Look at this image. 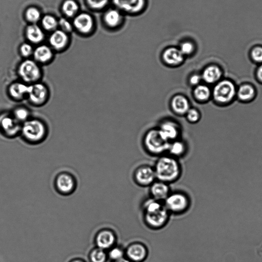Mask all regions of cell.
Instances as JSON below:
<instances>
[{"instance_id":"obj_41","label":"cell","mask_w":262,"mask_h":262,"mask_svg":"<svg viewBox=\"0 0 262 262\" xmlns=\"http://www.w3.org/2000/svg\"><path fill=\"white\" fill-rule=\"evenodd\" d=\"M58 24H59L60 27L62 28V30L66 32H70L72 30V25L71 23L66 19L62 18L59 21Z\"/></svg>"},{"instance_id":"obj_23","label":"cell","mask_w":262,"mask_h":262,"mask_svg":"<svg viewBox=\"0 0 262 262\" xmlns=\"http://www.w3.org/2000/svg\"><path fill=\"white\" fill-rule=\"evenodd\" d=\"M74 25L80 32L87 33L91 31L93 26V21L88 14L82 13L74 20Z\"/></svg>"},{"instance_id":"obj_10","label":"cell","mask_w":262,"mask_h":262,"mask_svg":"<svg viewBox=\"0 0 262 262\" xmlns=\"http://www.w3.org/2000/svg\"><path fill=\"white\" fill-rule=\"evenodd\" d=\"M135 182L140 186L149 187L156 179L154 168L148 165L138 167L133 174Z\"/></svg>"},{"instance_id":"obj_39","label":"cell","mask_w":262,"mask_h":262,"mask_svg":"<svg viewBox=\"0 0 262 262\" xmlns=\"http://www.w3.org/2000/svg\"><path fill=\"white\" fill-rule=\"evenodd\" d=\"M251 57L253 61L258 64L262 63V48L256 47L251 53Z\"/></svg>"},{"instance_id":"obj_9","label":"cell","mask_w":262,"mask_h":262,"mask_svg":"<svg viewBox=\"0 0 262 262\" xmlns=\"http://www.w3.org/2000/svg\"><path fill=\"white\" fill-rule=\"evenodd\" d=\"M157 128L163 136L170 142L181 138L182 132L181 126L174 119H164Z\"/></svg>"},{"instance_id":"obj_20","label":"cell","mask_w":262,"mask_h":262,"mask_svg":"<svg viewBox=\"0 0 262 262\" xmlns=\"http://www.w3.org/2000/svg\"><path fill=\"white\" fill-rule=\"evenodd\" d=\"M255 87L249 83H244L237 87L236 98L243 103L252 101L256 97Z\"/></svg>"},{"instance_id":"obj_26","label":"cell","mask_w":262,"mask_h":262,"mask_svg":"<svg viewBox=\"0 0 262 262\" xmlns=\"http://www.w3.org/2000/svg\"><path fill=\"white\" fill-rule=\"evenodd\" d=\"M68 40V36L63 30H56L50 37L51 46L57 50L63 49L67 44Z\"/></svg>"},{"instance_id":"obj_5","label":"cell","mask_w":262,"mask_h":262,"mask_svg":"<svg viewBox=\"0 0 262 262\" xmlns=\"http://www.w3.org/2000/svg\"><path fill=\"white\" fill-rule=\"evenodd\" d=\"M24 138L32 143L42 141L47 134L45 124L38 119H29L22 125L21 131Z\"/></svg>"},{"instance_id":"obj_40","label":"cell","mask_w":262,"mask_h":262,"mask_svg":"<svg viewBox=\"0 0 262 262\" xmlns=\"http://www.w3.org/2000/svg\"><path fill=\"white\" fill-rule=\"evenodd\" d=\"M32 46L27 43L23 44L20 48V52L22 56L25 58H28L33 54Z\"/></svg>"},{"instance_id":"obj_33","label":"cell","mask_w":262,"mask_h":262,"mask_svg":"<svg viewBox=\"0 0 262 262\" xmlns=\"http://www.w3.org/2000/svg\"><path fill=\"white\" fill-rule=\"evenodd\" d=\"M125 250L119 246H114L109 249L108 256L112 260L115 261L125 257Z\"/></svg>"},{"instance_id":"obj_44","label":"cell","mask_w":262,"mask_h":262,"mask_svg":"<svg viewBox=\"0 0 262 262\" xmlns=\"http://www.w3.org/2000/svg\"><path fill=\"white\" fill-rule=\"evenodd\" d=\"M70 262H85V261L82 259H74V260L71 261Z\"/></svg>"},{"instance_id":"obj_31","label":"cell","mask_w":262,"mask_h":262,"mask_svg":"<svg viewBox=\"0 0 262 262\" xmlns=\"http://www.w3.org/2000/svg\"><path fill=\"white\" fill-rule=\"evenodd\" d=\"M12 115L21 124H23L30 119L29 111L25 107L16 108Z\"/></svg>"},{"instance_id":"obj_8","label":"cell","mask_w":262,"mask_h":262,"mask_svg":"<svg viewBox=\"0 0 262 262\" xmlns=\"http://www.w3.org/2000/svg\"><path fill=\"white\" fill-rule=\"evenodd\" d=\"M27 97L32 104L37 107L42 106L47 102L49 97V91L45 85L37 82L29 85Z\"/></svg>"},{"instance_id":"obj_17","label":"cell","mask_w":262,"mask_h":262,"mask_svg":"<svg viewBox=\"0 0 262 262\" xmlns=\"http://www.w3.org/2000/svg\"><path fill=\"white\" fill-rule=\"evenodd\" d=\"M201 75L203 83L214 85L222 79L223 70L216 65H209L203 69Z\"/></svg>"},{"instance_id":"obj_38","label":"cell","mask_w":262,"mask_h":262,"mask_svg":"<svg viewBox=\"0 0 262 262\" xmlns=\"http://www.w3.org/2000/svg\"><path fill=\"white\" fill-rule=\"evenodd\" d=\"M109 0H87L89 6L95 10H100L108 4Z\"/></svg>"},{"instance_id":"obj_16","label":"cell","mask_w":262,"mask_h":262,"mask_svg":"<svg viewBox=\"0 0 262 262\" xmlns=\"http://www.w3.org/2000/svg\"><path fill=\"white\" fill-rule=\"evenodd\" d=\"M118 9L130 14L141 12L145 6V0H113Z\"/></svg>"},{"instance_id":"obj_7","label":"cell","mask_w":262,"mask_h":262,"mask_svg":"<svg viewBox=\"0 0 262 262\" xmlns=\"http://www.w3.org/2000/svg\"><path fill=\"white\" fill-rule=\"evenodd\" d=\"M18 72L22 82L28 85L39 82L42 77V71L39 64L31 60L22 62L18 67Z\"/></svg>"},{"instance_id":"obj_32","label":"cell","mask_w":262,"mask_h":262,"mask_svg":"<svg viewBox=\"0 0 262 262\" xmlns=\"http://www.w3.org/2000/svg\"><path fill=\"white\" fill-rule=\"evenodd\" d=\"M108 257L106 250L97 247L90 253V260L91 262H106Z\"/></svg>"},{"instance_id":"obj_21","label":"cell","mask_w":262,"mask_h":262,"mask_svg":"<svg viewBox=\"0 0 262 262\" xmlns=\"http://www.w3.org/2000/svg\"><path fill=\"white\" fill-rule=\"evenodd\" d=\"M29 89V85L23 82H15L9 88L10 97L16 101H20L27 97Z\"/></svg>"},{"instance_id":"obj_43","label":"cell","mask_w":262,"mask_h":262,"mask_svg":"<svg viewBox=\"0 0 262 262\" xmlns=\"http://www.w3.org/2000/svg\"><path fill=\"white\" fill-rule=\"evenodd\" d=\"M113 262H132V261L131 260H130L129 259H128L127 257H125L120 259L114 261Z\"/></svg>"},{"instance_id":"obj_15","label":"cell","mask_w":262,"mask_h":262,"mask_svg":"<svg viewBox=\"0 0 262 262\" xmlns=\"http://www.w3.org/2000/svg\"><path fill=\"white\" fill-rule=\"evenodd\" d=\"M117 237L116 233L109 229H103L98 233L95 242L98 248L109 250L116 245Z\"/></svg>"},{"instance_id":"obj_11","label":"cell","mask_w":262,"mask_h":262,"mask_svg":"<svg viewBox=\"0 0 262 262\" xmlns=\"http://www.w3.org/2000/svg\"><path fill=\"white\" fill-rule=\"evenodd\" d=\"M192 107L190 99L186 95L177 93L170 101V108L173 113L179 117H184Z\"/></svg>"},{"instance_id":"obj_34","label":"cell","mask_w":262,"mask_h":262,"mask_svg":"<svg viewBox=\"0 0 262 262\" xmlns=\"http://www.w3.org/2000/svg\"><path fill=\"white\" fill-rule=\"evenodd\" d=\"M26 17L29 22L35 23L40 20L41 14L38 10L34 8H31L26 11Z\"/></svg>"},{"instance_id":"obj_3","label":"cell","mask_w":262,"mask_h":262,"mask_svg":"<svg viewBox=\"0 0 262 262\" xmlns=\"http://www.w3.org/2000/svg\"><path fill=\"white\" fill-rule=\"evenodd\" d=\"M213 86L212 99L217 105L227 106L236 98L237 87L232 80L222 79Z\"/></svg>"},{"instance_id":"obj_1","label":"cell","mask_w":262,"mask_h":262,"mask_svg":"<svg viewBox=\"0 0 262 262\" xmlns=\"http://www.w3.org/2000/svg\"><path fill=\"white\" fill-rule=\"evenodd\" d=\"M142 208L143 221L149 229H162L169 221L171 214L164 202L149 197L143 201Z\"/></svg>"},{"instance_id":"obj_37","label":"cell","mask_w":262,"mask_h":262,"mask_svg":"<svg viewBox=\"0 0 262 262\" xmlns=\"http://www.w3.org/2000/svg\"><path fill=\"white\" fill-rule=\"evenodd\" d=\"M188 82L193 88L202 83L201 73L194 72L191 74L188 78Z\"/></svg>"},{"instance_id":"obj_19","label":"cell","mask_w":262,"mask_h":262,"mask_svg":"<svg viewBox=\"0 0 262 262\" xmlns=\"http://www.w3.org/2000/svg\"><path fill=\"white\" fill-rule=\"evenodd\" d=\"M188 149L186 142L179 138L170 142L167 154L178 160L186 154Z\"/></svg>"},{"instance_id":"obj_2","label":"cell","mask_w":262,"mask_h":262,"mask_svg":"<svg viewBox=\"0 0 262 262\" xmlns=\"http://www.w3.org/2000/svg\"><path fill=\"white\" fill-rule=\"evenodd\" d=\"M153 168L156 179L169 184L177 181L182 174L178 160L167 154L160 156Z\"/></svg>"},{"instance_id":"obj_18","label":"cell","mask_w":262,"mask_h":262,"mask_svg":"<svg viewBox=\"0 0 262 262\" xmlns=\"http://www.w3.org/2000/svg\"><path fill=\"white\" fill-rule=\"evenodd\" d=\"M149 187L150 197L162 202H164L172 192L169 184L158 180Z\"/></svg>"},{"instance_id":"obj_42","label":"cell","mask_w":262,"mask_h":262,"mask_svg":"<svg viewBox=\"0 0 262 262\" xmlns=\"http://www.w3.org/2000/svg\"><path fill=\"white\" fill-rule=\"evenodd\" d=\"M255 76L257 82L262 84V63L259 64L255 70Z\"/></svg>"},{"instance_id":"obj_14","label":"cell","mask_w":262,"mask_h":262,"mask_svg":"<svg viewBox=\"0 0 262 262\" xmlns=\"http://www.w3.org/2000/svg\"><path fill=\"white\" fill-rule=\"evenodd\" d=\"M185 59L180 49L176 47H169L165 50L162 54L163 63L166 66L172 68L182 65Z\"/></svg>"},{"instance_id":"obj_12","label":"cell","mask_w":262,"mask_h":262,"mask_svg":"<svg viewBox=\"0 0 262 262\" xmlns=\"http://www.w3.org/2000/svg\"><path fill=\"white\" fill-rule=\"evenodd\" d=\"M22 125L13 115H4L0 117V129L9 137L17 136L21 131Z\"/></svg>"},{"instance_id":"obj_4","label":"cell","mask_w":262,"mask_h":262,"mask_svg":"<svg viewBox=\"0 0 262 262\" xmlns=\"http://www.w3.org/2000/svg\"><path fill=\"white\" fill-rule=\"evenodd\" d=\"M170 142L162 135L158 128L148 130L143 138V145L145 151L153 156L167 154Z\"/></svg>"},{"instance_id":"obj_25","label":"cell","mask_w":262,"mask_h":262,"mask_svg":"<svg viewBox=\"0 0 262 262\" xmlns=\"http://www.w3.org/2000/svg\"><path fill=\"white\" fill-rule=\"evenodd\" d=\"M34 61L38 64H47L53 58L51 49L46 45H41L37 47L33 51Z\"/></svg>"},{"instance_id":"obj_13","label":"cell","mask_w":262,"mask_h":262,"mask_svg":"<svg viewBox=\"0 0 262 262\" xmlns=\"http://www.w3.org/2000/svg\"><path fill=\"white\" fill-rule=\"evenodd\" d=\"M148 254L147 247L142 243L135 242L130 244L125 249L126 257L132 262H141Z\"/></svg>"},{"instance_id":"obj_24","label":"cell","mask_w":262,"mask_h":262,"mask_svg":"<svg viewBox=\"0 0 262 262\" xmlns=\"http://www.w3.org/2000/svg\"><path fill=\"white\" fill-rule=\"evenodd\" d=\"M74 181L71 176L68 174H61L56 180L57 188L63 194H68L73 190Z\"/></svg>"},{"instance_id":"obj_35","label":"cell","mask_w":262,"mask_h":262,"mask_svg":"<svg viewBox=\"0 0 262 262\" xmlns=\"http://www.w3.org/2000/svg\"><path fill=\"white\" fill-rule=\"evenodd\" d=\"M181 53L185 57L191 56L195 51V46L190 42H185L182 43L179 48Z\"/></svg>"},{"instance_id":"obj_29","label":"cell","mask_w":262,"mask_h":262,"mask_svg":"<svg viewBox=\"0 0 262 262\" xmlns=\"http://www.w3.org/2000/svg\"><path fill=\"white\" fill-rule=\"evenodd\" d=\"M62 9L67 17H72L76 14L78 10V4L74 0H66L63 4Z\"/></svg>"},{"instance_id":"obj_27","label":"cell","mask_w":262,"mask_h":262,"mask_svg":"<svg viewBox=\"0 0 262 262\" xmlns=\"http://www.w3.org/2000/svg\"><path fill=\"white\" fill-rule=\"evenodd\" d=\"M27 39L32 43H39L44 38V34L42 30L35 24L30 25L26 29Z\"/></svg>"},{"instance_id":"obj_36","label":"cell","mask_w":262,"mask_h":262,"mask_svg":"<svg viewBox=\"0 0 262 262\" xmlns=\"http://www.w3.org/2000/svg\"><path fill=\"white\" fill-rule=\"evenodd\" d=\"M42 25L47 30H53L57 28L58 25L57 20L53 16L50 15L45 16L42 20Z\"/></svg>"},{"instance_id":"obj_28","label":"cell","mask_w":262,"mask_h":262,"mask_svg":"<svg viewBox=\"0 0 262 262\" xmlns=\"http://www.w3.org/2000/svg\"><path fill=\"white\" fill-rule=\"evenodd\" d=\"M104 20L108 26L115 28L122 23L123 16L119 10H111L105 14Z\"/></svg>"},{"instance_id":"obj_30","label":"cell","mask_w":262,"mask_h":262,"mask_svg":"<svg viewBox=\"0 0 262 262\" xmlns=\"http://www.w3.org/2000/svg\"><path fill=\"white\" fill-rule=\"evenodd\" d=\"M187 121L192 124L199 122L201 119V112L195 107H191L184 116Z\"/></svg>"},{"instance_id":"obj_22","label":"cell","mask_w":262,"mask_h":262,"mask_svg":"<svg viewBox=\"0 0 262 262\" xmlns=\"http://www.w3.org/2000/svg\"><path fill=\"white\" fill-rule=\"evenodd\" d=\"M193 97L200 103H205L212 99V88L209 85L201 83L193 88Z\"/></svg>"},{"instance_id":"obj_6","label":"cell","mask_w":262,"mask_h":262,"mask_svg":"<svg viewBox=\"0 0 262 262\" xmlns=\"http://www.w3.org/2000/svg\"><path fill=\"white\" fill-rule=\"evenodd\" d=\"M164 203L170 214L180 215L189 209L191 199L183 192H171Z\"/></svg>"}]
</instances>
